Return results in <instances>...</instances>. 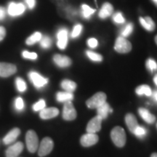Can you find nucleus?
<instances>
[{"label":"nucleus","mask_w":157,"mask_h":157,"mask_svg":"<svg viewBox=\"0 0 157 157\" xmlns=\"http://www.w3.org/2000/svg\"><path fill=\"white\" fill-rule=\"evenodd\" d=\"M125 122H126V124L127 127H128L129 130L132 133L134 132L135 129L138 126V123H137L136 118H135L132 113H127L125 116Z\"/></svg>","instance_id":"f3484780"},{"label":"nucleus","mask_w":157,"mask_h":157,"mask_svg":"<svg viewBox=\"0 0 157 157\" xmlns=\"http://www.w3.org/2000/svg\"><path fill=\"white\" fill-rule=\"evenodd\" d=\"M151 157H157V153H154V154H152Z\"/></svg>","instance_id":"c03bdc74"},{"label":"nucleus","mask_w":157,"mask_h":157,"mask_svg":"<svg viewBox=\"0 0 157 157\" xmlns=\"http://www.w3.org/2000/svg\"><path fill=\"white\" fill-rule=\"evenodd\" d=\"M113 10V6L110 3H104L103 5L102 6V8L99 13V17L101 18H106L112 14Z\"/></svg>","instance_id":"aec40b11"},{"label":"nucleus","mask_w":157,"mask_h":157,"mask_svg":"<svg viewBox=\"0 0 157 157\" xmlns=\"http://www.w3.org/2000/svg\"><path fill=\"white\" fill-rule=\"evenodd\" d=\"M16 82L17 89L19 92L23 93V92L25 91V90H26V84H25V81L23 79V78H21L20 77L17 78L16 82Z\"/></svg>","instance_id":"c85d7f7f"},{"label":"nucleus","mask_w":157,"mask_h":157,"mask_svg":"<svg viewBox=\"0 0 157 157\" xmlns=\"http://www.w3.org/2000/svg\"><path fill=\"white\" fill-rule=\"evenodd\" d=\"M54 147V143L50 137H44L39 146L38 154L40 157L48 155L52 151Z\"/></svg>","instance_id":"20e7f679"},{"label":"nucleus","mask_w":157,"mask_h":157,"mask_svg":"<svg viewBox=\"0 0 157 157\" xmlns=\"http://www.w3.org/2000/svg\"><path fill=\"white\" fill-rule=\"evenodd\" d=\"M25 2H26L27 5H28L29 8L30 9L34 8L35 6V3H36L35 0H25Z\"/></svg>","instance_id":"58836bf2"},{"label":"nucleus","mask_w":157,"mask_h":157,"mask_svg":"<svg viewBox=\"0 0 157 157\" xmlns=\"http://www.w3.org/2000/svg\"><path fill=\"white\" fill-rule=\"evenodd\" d=\"M5 29H4V27H0V41H2L4 38H5Z\"/></svg>","instance_id":"ea45409f"},{"label":"nucleus","mask_w":157,"mask_h":157,"mask_svg":"<svg viewBox=\"0 0 157 157\" xmlns=\"http://www.w3.org/2000/svg\"><path fill=\"white\" fill-rule=\"evenodd\" d=\"M146 67L151 71H154L157 70V63L154 60L151 58H149L146 61Z\"/></svg>","instance_id":"7c9ffc66"},{"label":"nucleus","mask_w":157,"mask_h":157,"mask_svg":"<svg viewBox=\"0 0 157 157\" xmlns=\"http://www.w3.org/2000/svg\"><path fill=\"white\" fill-rule=\"evenodd\" d=\"M98 136L95 133H87L84 135L80 139L81 145L84 147L92 146L96 144L98 141Z\"/></svg>","instance_id":"9d476101"},{"label":"nucleus","mask_w":157,"mask_h":157,"mask_svg":"<svg viewBox=\"0 0 157 157\" xmlns=\"http://www.w3.org/2000/svg\"><path fill=\"white\" fill-rule=\"evenodd\" d=\"M82 25L77 24L76 25H75L73 29V31H72V34H71L72 38H76V37L79 36V34H81V32H82Z\"/></svg>","instance_id":"72a5a7b5"},{"label":"nucleus","mask_w":157,"mask_h":157,"mask_svg":"<svg viewBox=\"0 0 157 157\" xmlns=\"http://www.w3.org/2000/svg\"><path fill=\"white\" fill-rule=\"evenodd\" d=\"M82 8L84 17H86V18L90 17L94 13H95V10L91 8V7H89V6L87 5H82Z\"/></svg>","instance_id":"a878e982"},{"label":"nucleus","mask_w":157,"mask_h":157,"mask_svg":"<svg viewBox=\"0 0 157 157\" xmlns=\"http://www.w3.org/2000/svg\"><path fill=\"white\" fill-rule=\"evenodd\" d=\"M136 93L138 95H147V96H151L152 95V91L150 87L148 85H140L135 90Z\"/></svg>","instance_id":"b1692460"},{"label":"nucleus","mask_w":157,"mask_h":157,"mask_svg":"<svg viewBox=\"0 0 157 157\" xmlns=\"http://www.w3.org/2000/svg\"><path fill=\"white\" fill-rule=\"evenodd\" d=\"M87 44L90 47V48H95L98 46V41H97V39L95 38H91V39H88Z\"/></svg>","instance_id":"4c0bfd02"},{"label":"nucleus","mask_w":157,"mask_h":157,"mask_svg":"<svg viewBox=\"0 0 157 157\" xmlns=\"http://www.w3.org/2000/svg\"><path fill=\"white\" fill-rule=\"evenodd\" d=\"M21 134V129L19 128H14L6 135V136L4 137L3 139V143L5 145H10L12 143H13L14 141L17 138V137L19 136Z\"/></svg>","instance_id":"2eb2a0df"},{"label":"nucleus","mask_w":157,"mask_h":157,"mask_svg":"<svg viewBox=\"0 0 157 157\" xmlns=\"http://www.w3.org/2000/svg\"><path fill=\"white\" fill-rule=\"evenodd\" d=\"M113 111V110L111 109V108L110 107L109 104L105 102L103 104H102L101 106H99L97 109V113L98 116H99L102 119H106L108 115L110 113H111Z\"/></svg>","instance_id":"a211bd4d"},{"label":"nucleus","mask_w":157,"mask_h":157,"mask_svg":"<svg viewBox=\"0 0 157 157\" xmlns=\"http://www.w3.org/2000/svg\"><path fill=\"white\" fill-rule=\"evenodd\" d=\"M113 20L117 23H123L125 21V20L124 18L123 15L121 13H117L116 14L113 15Z\"/></svg>","instance_id":"c9c22d12"},{"label":"nucleus","mask_w":157,"mask_h":157,"mask_svg":"<svg viewBox=\"0 0 157 157\" xmlns=\"http://www.w3.org/2000/svg\"><path fill=\"white\" fill-rule=\"evenodd\" d=\"M6 13L5 10L3 8V7H0V20H2L5 17Z\"/></svg>","instance_id":"a19ab883"},{"label":"nucleus","mask_w":157,"mask_h":157,"mask_svg":"<svg viewBox=\"0 0 157 157\" xmlns=\"http://www.w3.org/2000/svg\"><path fill=\"white\" fill-rule=\"evenodd\" d=\"M147 132H148V131L146 130V129L145 128V127L139 126L138 125L133 133H134L137 137H139V138H143V137L147 135Z\"/></svg>","instance_id":"bb28decb"},{"label":"nucleus","mask_w":157,"mask_h":157,"mask_svg":"<svg viewBox=\"0 0 157 157\" xmlns=\"http://www.w3.org/2000/svg\"><path fill=\"white\" fill-rule=\"evenodd\" d=\"M17 68L14 64L8 63H0V76L9 77L16 73Z\"/></svg>","instance_id":"0eeeda50"},{"label":"nucleus","mask_w":157,"mask_h":157,"mask_svg":"<svg viewBox=\"0 0 157 157\" xmlns=\"http://www.w3.org/2000/svg\"><path fill=\"white\" fill-rule=\"evenodd\" d=\"M15 106L18 111H22L24 109V102L21 98H17L15 101Z\"/></svg>","instance_id":"f704fd0d"},{"label":"nucleus","mask_w":157,"mask_h":157,"mask_svg":"<svg viewBox=\"0 0 157 157\" xmlns=\"http://www.w3.org/2000/svg\"><path fill=\"white\" fill-rule=\"evenodd\" d=\"M61 87L66 92L73 93L76 88V84L71 80L64 79L61 82Z\"/></svg>","instance_id":"5701e85b"},{"label":"nucleus","mask_w":157,"mask_h":157,"mask_svg":"<svg viewBox=\"0 0 157 157\" xmlns=\"http://www.w3.org/2000/svg\"><path fill=\"white\" fill-rule=\"evenodd\" d=\"M87 56H88L90 60H93V61H96V62H101L103 60V57L101 55L95 53L94 52H91V51H87Z\"/></svg>","instance_id":"cd10ccee"},{"label":"nucleus","mask_w":157,"mask_h":157,"mask_svg":"<svg viewBox=\"0 0 157 157\" xmlns=\"http://www.w3.org/2000/svg\"><path fill=\"white\" fill-rule=\"evenodd\" d=\"M29 78L34 84V85L37 88H41L46 85L48 82V78L43 77L40 74L35 71H31L29 73Z\"/></svg>","instance_id":"1a4fd4ad"},{"label":"nucleus","mask_w":157,"mask_h":157,"mask_svg":"<svg viewBox=\"0 0 157 157\" xmlns=\"http://www.w3.org/2000/svg\"><path fill=\"white\" fill-rule=\"evenodd\" d=\"M111 140L117 147H123L126 143V134L122 127H115L111 132Z\"/></svg>","instance_id":"f257e3e1"},{"label":"nucleus","mask_w":157,"mask_h":157,"mask_svg":"<svg viewBox=\"0 0 157 157\" xmlns=\"http://www.w3.org/2000/svg\"><path fill=\"white\" fill-rule=\"evenodd\" d=\"M156 127H157V124H156Z\"/></svg>","instance_id":"de8ad7c7"},{"label":"nucleus","mask_w":157,"mask_h":157,"mask_svg":"<svg viewBox=\"0 0 157 157\" xmlns=\"http://www.w3.org/2000/svg\"><path fill=\"white\" fill-rule=\"evenodd\" d=\"M76 117V111L71 101L66 102L63 110V118L66 121L74 120Z\"/></svg>","instance_id":"423d86ee"},{"label":"nucleus","mask_w":157,"mask_h":157,"mask_svg":"<svg viewBox=\"0 0 157 157\" xmlns=\"http://www.w3.org/2000/svg\"><path fill=\"white\" fill-rule=\"evenodd\" d=\"M41 39H42V40H41V46H42L43 48L47 49L50 48L51 44H52V41H51L50 37L46 36H44Z\"/></svg>","instance_id":"473e14b6"},{"label":"nucleus","mask_w":157,"mask_h":157,"mask_svg":"<svg viewBox=\"0 0 157 157\" xmlns=\"http://www.w3.org/2000/svg\"><path fill=\"white\" fill-rule=\"evenodd\" d=\"M107 96L103 92H99L89 98L86 102V105L88 108L92 109H97L102 104L106 102Z\"/></svg>","instance_id":"f03ea898"},{"label":"nucleus","mask_w":157,"mask_h":157,"mask_svg":"<svg viewBox=\"0 0 157 157\" xmlns=\"http://www.w3.org/2000/svg\"><path fill=\"white\" fill-rule=\"evenodd\" d=\"M152 1L154 2L155 4H156V5H157V0H152Z\"/></svg>","instance_id":"a18cd8bd"},{"label":"nucleus","mask_w":157,"mask_h":157,"mask_svg":"<svg viewBox=\"0 0 157 157\" xmlns=\"http://www.w3.org/2000/svg\"><path fill=\"white\" fill-rule=\"evenodd\" d=\"M140 24L143 25V28L146 29L147 31H152L155 29V23L154 21L150 17H140Z\"/></svg>","instance_id":"412c9836"},{"label":"nucleus","mask_w":157,"mask_h":157,"mask_svg":"<svg viewBox=\"0 0 157 157\" xmlns=\"http://www.w3.org/2000/svg\"><path fill=\"white\" fill-rule=\"evenodd\" d=\"M114 48L119 53H127L132 49V44L124 37L120 36L116 41Z\"/></svg>","instance_id":"39448f33"},{"label":"nucleus","mask_w":157,"mask_h":157,"mask_svg":"<svg viewBox=\"0 0 157 157\" xmlns=\"http://www.w3.org/2000/svg\"><path fill=\"white\" fill-rule=\"evenodd\" d=\"M138 113L142 119L145 121H146L148 124H152L154 123L155 120H156V117L155 116L151 114L146 109L144 108H140L138 109Z\"/></svg>","instance_id":"6ab92c4d"},{"label":"nucleus","mask_w":157,"mask_h":157,"mask_svg":"<svg viewBox=\"0 0 157 157\" xmlns=\"http://www.w3.org/2000/svg\"><path fill=\"white\" fill-rule=\"evenodd\" d=\"M154 82L155 84H156V85L157 86V74H156V75H155V76L154 77Z\"/></svg>","instance_id":"37998d69"},{"label":"nucleus","mask_w":157,"mask_h":157,"mask_svg":"<svg viewBox=\"0 0 157 157\" xmlns=\"http://www.w3.org/2000/svg\"><path fill=\"white\" fill-rule=\"evenodd\" d=\"M53 60L55 63L60 68L68 67L71 64V60L68 57L62 56V55H55Z\"/></svg>","instance_id":"f8f14e48"},{"label":"nucleus","mask_w":157,"mask_h":157,"mask_svg":"<svg viewBox=\"0 0 157 157\" xmlns=\"http://www.w3.org/2000/svg\"><path fill=\"white\" fill-rule=\"evenodd\" d=\"M23 150V144L21 142H17L13 146H10L6 151L7 157H17Z\"/></svg>","instance_id":"9b49d317"},{"label":"nucleus","mask_w":157,"mask_h":157,"mask_svg":"<svg viewBox=\"0 0 157 157\" xmlns=\"http://www.w3.org/2000/svg\"><path fill=\"white\" fill-rule=\"evenodd\" d=\"M42 39V34L39 32H36L33 34L31 36H29L28 39H26V44L28 45H32L35 44V43L39 42Z\"/></svg>","instance_id":"393cba45"},{"label":"nucleus","mask_w":157,"mask_h":157,"mask_svg":"<svg viewBox=\"0 0 157 157\" xmlns=\"http://www.w3.org/2000/svg\"><path fill=\"white\" fill-rule=\"evenodd\" d=\"M151 95H153V98H154V99L157 102V90L154 91V93H152Z\"/></svg>","instance_id":"79ce46f5"},{"label":"nucleus","mask_w":157,"mask_h":157,"mask_svg":"<svg viewBox=\"0 0 157 157\" xmlns=\"http://www.w3.org/2000/svg\"><path fill=\"white\" fill-rule=\"evenodd\" d=\"M103 119L99 116H96L90 120L87 124V132L88 133H96L99 132L101 129V123Z\"/></svg>","instance_id":"6e6552de"},{"label":"nucleus","mask_w":157,"mask_h":157,"mask_svg":"<svg viewBox=\"0 0 157 157\" xmlns=\"http://www.w3.org/2000/svg\"><path fill=\"white\" fill-rule=\"evenodd\" d=\"M68 42V31L66 29H61L58 33V47L61 50L66 48Z\"/></svg>","instance_id":"dca6fc26"},{"label":"nucleus","mask_w":157,"mask_h":157,"mask_svg":"<svg viewBox=\"0 0 157 157\" xmlns=\"http://www.w3.org/2000/svg\"><path fill=\"white\" fill-rule=\"evenodd\" d=\"M45 105H46L45 101L44 100L41 99L40 101H39L37 103L34 104V105H33V110H34V111H42V109H44L45 108Z\"/></svg>","instance_id":"2f4dec72"},{"label":"nucleus","mask_w":157,"mask_h":157,"mask_svg":"<svg viewBox=\"0 0 157 157\" xmlns=\"http://www.w3.org/2000/svg\"><path fill=\"white\" fill-rule=\"evenodd\" d=\"M155 42H156V44H157V35L156 36V37H155Z\"/></svg>","instance_id":"49530a36"},{"label":"nucleus","mask_w":157,"mask_h":157,"mask_svg":"<svg viewBox=\"0 0 157 157\" xmlns=\"http://www.w3.org/2000/svg\"><path fill=\"white\" fill-rule=\"evenodd\" d=\"M25 11V6L22 3L15 4L12 2L10 4L8 7V13L11 16H17L23 14Z\"/></svg>","instance_id":"ddd939ff"},{"label":"nucleus","mask_w":157,"mask_h":157,"mask_svg":"<svg viewBox=\"0 0 157 157\" xmlns=\"http://www.w3.org/2000/svg\"><path fill=\"white\" fill-rule=\"evenodd\" d=\"M23 57L26 59H31V60H36L37 58V55L35 52H29L28 51H23Z\"/></svg>","instance_id":"e433bc0d"},{"label":"nucleus","mask_w":157,"mask_h":157,"mask_svg":"<svg viewBox=\"0 0 157 157\" xmlns=\"http://www.w3.org/2000/svg\"><path fill=\"white\" fill-rule=\"evenodd\" d=\"M132 30H133V25L132 23H129V24H127L126 26H125V28L123 29L122 31H121V36L123 37L128 36L129 35H130L131 33L132 32Z\"/></svg>","instance_id":"c756f323"},{"label":"nucleus","mask_w":157,"mask_h":157,"mask_svg":"<svg viewBox=\"0 0 157 157\" xmlns=\"http://www.w3.org/2000/svg\"><path fill=\"white\" fill-rule=\"evenodd\" d=\"M57 101L60 103H66L68 101H71L74 98L72 93L68 92H58L56 95Z\"/></svg>","instance_id":"4be33fe9"},{"label":"nucleus","mask_w":157,"mask_h":157,"mask_svg":"<svg viewBox=\"0 0 157 157\" xmlns=\"http://www.w3.org/2000/svg\"><path fill=\"white\" fill-rule=\"evenodd\" d=\"M25 143L29 151L34 153L39 148V138L34 130H29L25 135Z\"/></svg>","instance_id":"7ed1b4c3"},{"label":"nucleus","mask_w":157,"mask_h":157,"mask_svg":"<svg viewBox=\"0 0 157 157\" xmlns=\"http://www.w3.org/2000/svg\"><path fill=\"white\" fill-rule=\"evenodd\" d=\"M59 114V110L57 108H48L44 109L40 111L39 116L42 119H50L56 117Z\"/></svg>","instance_id":"4468645a"}]
</instances>
